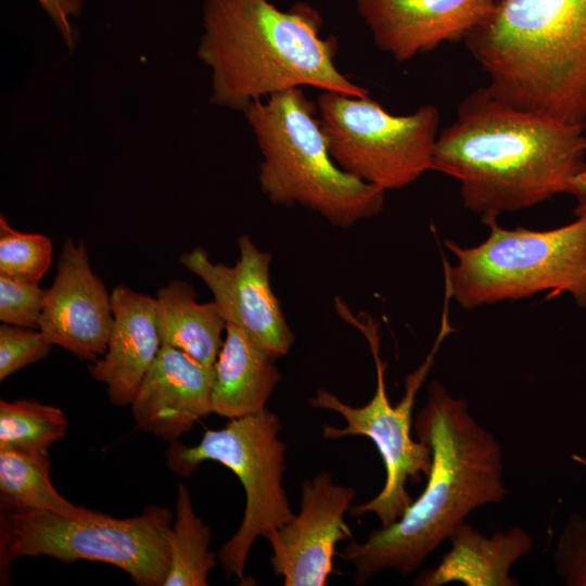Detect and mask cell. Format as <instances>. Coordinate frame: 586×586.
I'll use <instances>...</instances> for the list:
<instances>
[{"instance_id": "1", "label": "cell", "mask_w": 586, "mask_h": 586, "mask_svg": "<svg viewBox=\"0 0 586 586\" xmlns=\"http://www.w3.org/2000/svg\"><path fill=\"white\" fill-rule=\"evenodd\" d=\"M585 128L514 109L480 87L462 99L453 123L440 130L433 170L455 179L463 205L482 219L560 194L582 202Z\"/></svg>"}, {"instance_id": "2", "label": "cell", "mask_w": 586, "mask_h": 586, "mask_svg": "<svg viewBox=\"0 0 586 586\" xmlns=\"http://www.w3.org/2000/svg\"><path fill=\"white\" fill-rule=\"evenodd\" d=\"M413 429L431 449L426 484L397 521L337 553L354 565L356 585L384 570L411 574L472 511L499 504L508 494L501 443L473 417L468 402L442 382L429 384Z\"/></svg>"}, {"instance_id": "3", "label": "cell", "mask_w": 586, "mask_h": 586, "mask_svg": "<svg viewBox=\"0 0 586 586\" xmlns=\"http://www.w3.org/2000/svg\"><path fill=\"white\" fill-rule=\"evenodd\" d=\"M199 59L212 71L211 102L242 111L296 87L366 97L336 66L337 41L305 2L286 11L269 0H204Z\"/></svg>"}, {"instance_id": "4", "label": "cell", "mask_w": 586, "mask_h": 586, "mask_svg": "<svg viewBox=\"0 0 586 586\" xmlns=\"http://www.w3.org/2000/svg\"><path fill=\"white\" fill-rule=\"evenodd\" d=\"M463 43L496 99L586 126V0H493Z\"/></svg>"}, {"instance_id": "5", "label": "cell", "mask_w": 586, "mask_h": 586, "mask_svg": "<svg viewBox=\"0 0 586 586\" xmlns=\"http://www.w3.org/2000/svg\"><path fill=\"white\" fill-rule=\"evenodd\" d=\"M243 113L262 154L259 186L272 204L303 206L340 228L382 211L385 191L337 166L316 102L301 87L257 100Z\"/></svg>"}, {"instance_id": "6", "label": "cell", "mask_w": 586, "mask_h": 586, "mask_svg": "<svg viewBox=\"0 0 586 586\" xmlns=\"http://www.w3.org/2000/svg\"><path fill=\"white\" fill-rule=\"evenodd\" d=\"M487 238L462 247L450 240L456 263L444 262L445 289L464 309L566 293L586 308V216L549 230L507 229L497 217L482 219Z\"/></svg>"}, {"instance_id": "7", "label": "cell", "mask_w": 586, "mask_h": 586, "mask_svg": "<svg viewBox=\"0 0 586 586\" xmlns=\"http://www.w3.org/2000/svg\"><path fill=\"white\" fill-rule=\"evenodd\" d=\"M4 509L1 572L18 557L48 556L64 563L100 561L122 569L137 585L163 586L170 562L173 524V513L166 507L149 505L139 515L126 519L86 507L75 515Z\"/></svg>"}, {"instance_id": "8", "label": "cell", "mask_w": 586, "mask_h": 586, "mask_svg": "<svg viewBox=\"0 0 586 586\" xmlns=\"http://www.w3.org/2000/svg\"><path fill=\"white\" fill-rule=\"evenodd\" d=\"M445 294L444 313L435 342L423 362L406 377L405 393L395 406L390 403L386 394L384 381L386 364L380 356V339L375 323L370 317L366 320L353 317L349 309L337 302V310L342 318L354 323L369 342L377 370L375 392L366 405L352 407L333 393L318 388L315 396L309 398V404L314 408L336 411L346 422L343 428L323 424V438L366 436L377 446L385 468V483L382 489L371 500L351 506L348 513L352 517L374 513L381 526L394 523L413 500L406 488L407 482L419 483L421 476L426 477L430 472L432 464L430 447L424 442L420 440L416 442L411 437L412 409L417 394L434 365L436 353L453 331L448 321V304L451 298L448 293Z\"/></svg>"}, {"instance_id": "9", "label": "cell", "mask_w": 586, "mask_h": 586, "mask_svg": "<svg viewBox=\"0 0 586 586\" xmlns=\"http://www.w3.org/2000/svg\"><path fill=\"white\" fill-rule=\"evenodd\" d=\"M280 429L279 417L266 408L206 431L195 446L173 441L166 451L169 469L179 475L189 476L201 462L212 460L226 466L241 482L244 515L217 555L227 576L240 581L255 540L295 515L283 486L285 444L278 436Z\"/></svg>"}, {"instance_id": "10", "label": "cell", "mask_w": 586, "mask_h": 586, "mask_svg": "<svg viewBox=\"0 0 586 586\" xmlns=\"http://www.w3.org/2000/svg\"><path fill=\"white\" fill-rule=\"evenodd\" d=\"M316 106L329 152L345 173L386 191L433 170L441 120L435 105L394 115L370 95L321 91Z\"/></svg>"}, {"instance_id": "11", "label": "cell", "mask_w": 586, "mask_h": 586, "mask_svg": "<svg viewBox=\"0 0 586 586\" xmlns=\"http://www.w3.org/2000/svg\"><path fill=\"white\" fill-rule=\"evenodd\" d=\"M355 495L354 487L334 483L326 471L303 482L300 512L263 535L272 550V572L284 586H323L337 572L335 547L353 536L344 515Z\"/></svg>"}, {"instance_id": "12", "label": "cell", "mask_w": 586, "mask_h": 586, "mask_svg": "<svg viewBox=\"0 0 586 586\" xmlns=\"http://www.w3.org/2000/svg\"><path fill=\"white\" fill-rule=\"evenodd\" d=\"M233 266L213 263L207 252L194 247L180 263L211 290L226 322L245 331L277 358L286 355L295 340L280 301L270 285V252L259 250L247 234L238 240Z\"/></svg>"}, {"instance_id": "13", "label": "cell", "mask_w": 586, "mask_h": 586, "mask_svg": "<svg viewBox=\"0 0 586 586\" xmlns=\"http://www.w3.org/2000/svg\"><path fill=\"white\" fill-rule=\"evenodd\" d=\"M113 322L111 293L92 270L84 240L76 244L66 238L46 290L39 331L52 346L93 362L106 352Z\"/></svg>"}, {"instance_id": "14", "label": "cell", "mask_w": 586, "mask_h": 586, "mask_svg": "<svg viewBox=\"0 0 586 586\" xmlns=\"http://www.w3.org/2000/svg\"><path fill=\"white\" fill-rule=\"evenodd\" d=\"M375 46L397 62L462 40L483 22L493 0H355Z\"/></svg>"}, {"instance_id": "15", "label": "cell", "mask_w": 586, "mask_h": 586, "mask_svg": "<svg viewBox=\"0 0 586 586\" xmlns=\"http://www.w3.org/2000/svg\"><path fill=\"white\" fill-rule=\"evenodd\" d=\"M213 369L187 353L162 345L131 403L141 430L176 441L212 411Z\"/></svg>"}, {"instance_id": "16", "label": "cell", "mask_w": 586, "mask_h": 586, "mask_svg": "<svg viewBox=\"0 0 586 586\" xmlns=\"http://www.w3.org/2000/svg\"><path fill=\"white\" fill-rule=\"evenodd\" d=\"M111 302L114 322L106 352L88 369L106 385L112 404L127 406L162 347L156 298L119 284L112 290Z\"/></svg>"}, {"instance_id": "17", "label": "cell", "mask_w": 586, "mask_h": 586, "mask_svg": "<svg viewBox=\"0 0 586 586\" xmlns=\"http://www.w3.org/2000/svg\"><path fill=\"white\" fill-rule=\"evenodd\" d=\"M448 540L451 547L438 565L422 571L413 585L519 586L510 570L518 560L528 556L534 546L533 536L521 526L485 535L467 521Z\"/></svg>"}, {"instance_id": "18", "label": "cell", "mask_w": 586, "mask_h": 586, "mask_svg": "<svg viewBox=\"0 0 586 586\" xmlns=\"http://www.w3.org/2000/svg\"><path fill=\"white\" fill-rule=\"evenodd\" d=\"M225 332L213 369L212 411L228 419L262 412L281 380L277 357L233 323Z\"/></svg>"}, {"instance_id": "19", "label": "cell", "mask_w": 586, "mask_h": 586, "mask_svg": "<svg viewBox=\"0 0 586 586\" xmlns=\"http://www.w3.org/2000/svg\"><path fill=\"white\" fill-rule=\"evenodd\" d=\"M155 298L162 345L178 348L214 369L227 323L217 303L198 302L194 289L182 280L162 286Z\"/></svg>"}, {"instance_id": "20", "label": "cell", "mask_w": 586, "mask_h": 586, "mask_svg": "<svg viewBox=\"0 0 586 586\" xmlns=\"http://www.w3.org/2000/svg\"><path fill=\"white\" fill-rule=\"evenodd\" d=\"M2 506L10 509L49 510L75 515L85 509L64 498L53 486L48 451L0 448Z\"/></svg>"}, {"instance_id": "21", "label": "cell", "mask_w": 586, "mask_h": 586, "mask_svg": "<svg viewBox=\"0 0 586 586\" xmlns=\"http://www.w3.org/2000/svg\"><path fill=\"white\" fill-rule=\"evenodd\" d=\"M175 513L170 562L163 586H205L217 555L209 551L211 528L195 514L184 484L178 485Z\"/></svg>"}, {"instance_id": "22", "label": "cell", "mask_w": 586, "mask_h": 586, "mask_svg": "<svg viewBox=\"0 0 586 586\" xmlns=\"http://www.w3.org/2000/svg\"><path fill=\"white\" fill-rule=\"evenodd\" d=\"M66 431L67 419L58 407L34 399L0 400V448L48 451Z\"/></svg>"}, {"instance_id": "23", "label": "cell", "mask_w": 586, "mask_h": 586, "mask_svg": "<svg viewBox=\"0 0 586 586\" xmlns=\"http://www.w3.org/2000/svg\"><path fill=\"white\" fill-rule=\"evenodd\" d=\"M51 240L41 233L22 232L0 216V273L39 282L52 263Z\"/></svg>"}, {"instance_id": "24", "label": "cell", "mask_w": 586, "mask_h": 586, "mask_svg": "<svg viewBox=\"0 0 586 586\" xmlns=\"http://www.w3.org/2000/svg\"><path fill=\"white\" fill-rule=\"evenodd\" d=\"M46 290L39 282L0 273V320L8 324L38 329Z\"/></svg>"}, {"instance_id": "25", "label": "cell", "mask_w": 586, "mask_h": 586, "mask_svg": "<svg viewBox=\"0 0 586 586\" xmlns=\"http://www.w3.org/2000/svg\"><path fill=\"white\" fill-rule=\"evenodd\" d=\"M553 566L568 586H586V517L572 512L558 536Z\"/></svg>"}, {"instance_id": "26", "label": "cell", "mask_w": 586, "mask_h": 586, "mask_svg": "<svg viewBox=\"0 0 586 586\" xmlns=\"http://www.w3.org/2000/svg\"><path fill=\"white\" fill-rule=\"evenodd\" d=\"M52 345L39 329L4 323L0 327V380L44 358Z\"/></svg>"}, {"instance_id": "27", "label": "cell", "mask_w": 586, "mask_h": 586, "mask_svg": "<svg viewBox=\"0 0 586 586\" xmlns=\"http://www.w3.org/2000/svg\"><path fill=\"white\" fill-rule=\"evenodd\" d=\"M37 2L55 25L65 44L73 49L77 40V31L71 18L80 15L85 0H37Z\"/></svg>"}, {"instance_id": "28", "label": "cell", "mask_w": 586, "mask_h": 586, "mask_svg": "<svg viewBox=\"0 0 586 586\" xmlns=\"http://www.w3.org/2000/svg\"><path fill=\"white\" fill-rule=\"evenodd\" d=\"M578 184L586 196V167L578 177ZM574 214L576 217L586 216V199L582 202H577V205L574 209Z\"/></svg>"}, {"instance_id": "29", "label": "cell", "mask_w": 586, "mask_h": 586, "mask_svg": "<svg viewBox=\"0 0 586 586\" xmlns=\"http://www.w3.org/2000/svg\"><path fill=\"white\" fill-rule=\"evenodd\" d=\"M572 459L586 468V458L581 455H572Z\"/></svg>"}]
</instances>
